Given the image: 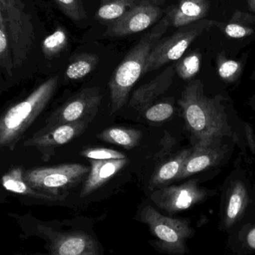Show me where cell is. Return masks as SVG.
Masks as SVG:
<instances>
[{"label": "cell", "instance_id": "obj_1", "mask_svg": "<svg viewBox=\"0 0 255 255\" xmlns=\"http://www.w3.org/2000/svg\"><path fill=\"white\" fill-rule=\"evenodd\" d=\"M170 25V15L167 12L166 16L141 37L114 71L109 83L111 115L121 110L127 103L130 91L144 75L150 53Z\"/></svg>", "mask_w": 255, "mask_h": 255}, {"label": "cell", "instance_id": "obj_2", "mask_svg": "<svg viewBox=\"0 0 255 255\" xmlns=\"http://www.w3.org/2000/svg\"><path fill=\"white\" fill-rule=\"evenodd\" d=\"M189 130L196 142L223 136L235 137L227 117L204 94L202 84L192 81L178 101Z\"/></svg>", "mask_w": 255, "mask_h": 255}, {"label": "cell", "instance_id": "obj_3", "mask_svg": "<svg viewBox=\"0 0 255 255\" xmlns=\"http://www.w3.org/2000/svg\"><path fill=\"white\" fill-rule=\"evenodd\" d=\"M58 77L39 85L25 100L10 107L0 120V146L13 151L17 142L40 116L55 94Z\"/></svg>", "mask_w": 255, "mask_h": 255}, {"label": "cell", "instance_id": "obj_4", "mask_svg": "<svg viewBox=\"0 0 255 255\" xmlns=\"http://www.w3.org/2000/svg\"><path fill=\"white\" fill-rule=\"evenodd\" d=\"M138 220L149 228L155 238L150 244L157 251L169 255L190 253L187 242L196 232L190 219L165 216L151 205H145L138 213Z\"/></svg>", "mask_w": 255, "mask_h": 255}, {"label": "cell", "instance_id": "obj_5", "mask_svg": "<svg viewBox=\"0 0 255 255\" xmlns=\"http://www.w3.org/2000/svg\"><path fill=\"white\" fill-rule=\"evenodd\" d=\"M90 169L77 163L36 167L24 172V179L34 190L54 196H67L64 192L79 182Z\"/></svg>", "mask_w": 255, "mask_h": 255}, {"label": "cell", "instance_id": "obj_6", "mask_svg": "<svg viewBox=\"0 0 255 255\" xmlns=\"http://www.w3.org/2000/svg\"><path fill=\"white\" fill-rule=\"evenodd\" d=\"M214 24L212 20L202 19L181 27L172 35L160 39L148 56L144 75L158 70L168 63L181 59L190 44Z\"/></svg>", "mask_w": 255, "mask_h": 255}, {"label": "cell", "instance_id": "obj_7", "mask_svg": "<svg viewBox=\"0 0 255 255\" xmlns=\"http://www.w3.org/2000/svg\"><path fill=\"white\" fill-rule=\"evenodd\" d=\"M0 13L7 23L13 64L19 67L27 58L32 44L31 19L24 10L21 0H0Z\"/></svg>", "mask_w": 255, "mask_h": 255}, {"label": "cell", "instance_id": "obj_8", "mask_svg": "<svg viewBox=\"0 0 255 255\" xmlns=\"http://www.w3.org/2000/svg\"><path fill=\"white\" fill-rule=\"evenodd\" d=\"M211 195L212 192L199 186V180L193 179L158 188L151 193V200L157 208L174 215L203 203Z\"/></svg>", "mask_w": 255, "mask_h": 255}, {"label": "cell", "instance_id": "obj_9", "mask_svg": "<svg viewBox=\"0 0 255 255\" xmlns=\"http://www.w3.org/2000/svg\"><path fill=\"white\" fill-rule=\"evenodd\" d=\"M102 99L98 88L83 90L50 115L45 129L80 121H92L101 105Z\"/></svg>", "mask_w": 255, "mask_h": 255}, {"label": "cell", "instance_id": "obj_10", "mask_svg": "<svg viewBox=\"0 0 255 255\" xmlns=\"http://www.w3.org/2000/svg\"><path fill=\"white\" fill-rule=\"evenodd\" d=\"M162 14L163 10L159 6L148 0H142L113 21L104 34L124 37L141 32L155 23Z\"/></svg>", "mask_w": 255, "mask_h": 255}, {"label": "cell", "instance_id": "obj_11", "mask_svg": "<svg viewBox=\"0 0 255 255\" xmlns=\"http://www.w3.org/2000/svg\"><path fill=\"white\" fill-rule=\"evenodd\" d=\"M251 198L244 182L235 181L228 190L223 203L219 229L229 235L250 218L249 208Z\"/></svg>", "mask_w": 255, "mask_h": 255}, {"label": "cell", "instance_id": "obj_12", "mask_svg": "<svg viewBox=\"0 0 255 255\" xmlns=\"http://www.w3.org/2000/svg\"><path fill=\"white\" fill-rule=\"evenodd\" d=\"M91 121H83L73 124L41 129L32 137L24 142L25 146H34L41 152L42 159L49 160L55 148L65 145L82 134Z\"/></svg>", "mask_w": 255, "mask_h": 255}, {"label": "cell", "instance_id": "obj_13", "mask_svg": "<svg viewBox=\"0 0 255 255\" xmlns=\"http://www.w3.org/2000/svg\"><path fill=\"white\" fill-rule=\"evenodd\" d=\"M217 140V139H207L195 144L191 154L178 176V181L185 179L220 163L223 157V151L221 148H219Z\"/></svg>", "mask_w": 255, "mask_h": 255}, {"label": "cell", "instance_id": "obj_14", "mask_svg": "<svg viewBox=\"0 0 255 255\" xmlns=\"http://www.w3.org/2000/svg\"><path fill=\"white\" fill-rule=\"evenodd\" d=\"M175 73V67L171 66L163 70L155 79L139 87L132 95L130 107L139 113H143L157 97L169 89L173 82Z\"/></svg>", "mask_w": 255, "mask_h": 255}, {"label": "cell", "instance_id": "obj_15", "mask_svg": "<svg viewBox=\"0 0 255 255\" xmlns=\"http://www.w3.org/2000/svg\"><path fill=\"white\" fill-rule=\"evenodd\" d=\"M91 169L81 190L80 197L89 196L103 187L127 164L128 159L114 160H93L89 159Z\"/></svg>", "mask_w": 255, "mask_h": 255}, {"label": "cell", "instance_id": "obj_16", "mask_svg": "<svg viewBox=\"0 0 255 255\" xmlns=\"http://www.w3.org/2000/svg\"><path fill=\"white\" fill-rule=\"evenodd\" d=\"M210 6L208 0H181L178 5L168 11L171 25L181 28L202 20L208 14Z\"/></svg>", "mask_w": 255, "mask_h": 255}, {"label": "cell", "instance_id": "obj_17", "mask_svg": "<svg viewBox=\"0 0 255 255\" xmlns=\"http://www.w3.org/2000/svg\"><path fill=\"white\" fill-rule=\"evenodd\" d=\"M1 182L7 191L39 200L60 202L66 198V196H54L34 190L24 179V171L20 167L13 168L4 174Z\"/></svg>", "mask_w": 255, "mask_h": 255}, {"label": "cell", "instance_id": "obj_18", "mask_svg": "<svg viewBox=\"0 0 255 255\" xmlns=\"http://www.w3.org/2000/svg\"><path fill=\"white\" fill-rule=\"evenodd\" d=\"M192 151L193 148L183 150L160 165L153 173L150 180L149 188L151 190L161 188L169 183L178 181V176L182 172Z\"/></svg>", "mask_w": 255, "mask_h": 255}, {"label": "cell", "instance_id": "obj_19", "mask_svg": "<svg viewBox=\"0 0 255 255\" xmlns=\"http://www.w3.org/2000/svg\"><path fill=\"white\" fill-rule=\"evenodd\" d=\"M228 246L237 255L255 253V218L250 217L229 236Z\"/></svg>", "mask_w": 255, "mask_h": 255}, {"label": "cell", "instance_id": "obj_20", "mask_svg": "<svg viewBox=\"0 0 255 255\" xmlns=\"http://www.w3.org/2000/svg\"><path fill=\"white\" fill-rule=\"evenodd\" d=\"M97 137L126 149L138 146L142 138V132L138 129L124 127H109L97 135Z\"/></svg>", "mask_w": 255, "mask_h": 255}, {"label": "cell", "instance_id": "obj_21", "mask_svg": "<svg viewBox=\"0 0 255 255\" xmlns=\"http://www.w3.org/2000/svg\"><path fill=\"white\" fill-rule=\"evenodd\" d=\"M142 0H102L96 18L102 21H115Z\"/></svg>", "mask_w": 255, "mask_h": 255}, {"label": "cell", "instance_id": "obj_22", "mask_svg": "<svg viewBox=\"0 0 255 255\" xmlns=\"http://www.w3.org/2000/svg\"><path fill=\"white\" fill-rule=\"evenodd\" d=\"M99 57L94 54H81L69 64L66 76L71 80H79L89 74L98 64Z\"/></svg>", "mask_w": 255, "mask_h": 255}, {"label": "cell", "instance_id": "obj_23", "mask_svg": "<svg viewBox=\"0 0 255 255\" xmlns=\"http://www.w3.org/2000/svg\"><path fill=\"white\" fill-rule=\"evenodd\" d=\"M11 47L10 46V37L5 19L0 13V64L9 76L13 73V61Z\"/></svg>", "mask_w": 255, "mask_h": 255}, {"label": "cell", "instance_id": "obj_24", "mask_svg": "<svg viewBox=\"0 0 255 255\" xmlns=\"http://www.w3.org/2000/svg\"><path fill=\"white\" fill-rule=\"evenodd\" d=\"M202 64V55L193 52L179 60L175 65L177 74L184 80H191L199 73Z\"/></svg>", "mask_w": 255, "mask_h": 255}, {"label": "cell", "instance_id": "obj_25", "mask_svg": "<svg viewBox=\"0 0 255 255\" xmlns=\"http://www.w3.org/2000/svg\"><path fill=\"white\" fill-rule=\"evenodd\" d=\"M67 34L64 28H58L42 42V52L46 58H52L59 54L67 44Z\"/></svg>", "mask_w": 255, "mask_h": 255}, {"label": "cell", "instance_id": "obj_26", "mask_svg": "<svg viewBox=\"0 0 255 255\" xmlns=\"http://www.w3.org/2000/svg\"><path fill=\"white\" fill-rule=\"evenodd\" d=\"M219 76L225 82L232 83L239 79L243 70L242 63L228 59L224 55H220L217 59Z\"/></svg>", "mask_w": 255, "mask_h": 255}, {"label": "cell", "instance_id": "obj_27", "mask_svg": "<svg viewBox=\"0 0 255 255\" xmlns=\"http://www.w3.org/2000/svg\"><path fill=\"white\" fill-rule=\"evenodd\" d=\"M175 109L169 103H160L149 106L143 112L144 117L148 121L154 123L164 122L173 115Z\"/></svg>", "mask_w": 255, "mask_h": 255}, {"label": "cell", "instance_id": "obj_28", "mask_svg": "<svg viewBox=\"0 0 255 255\" xmlns=\"http://www.w3.org/2000/svg\"><path fill=\"white\" fill-rule=\"evenodd\" d=\"M55 1L61 11L73 20L80 21L86 16L81 0H55Z\"/></svg>", "mask_w": 255, "mask_h": 255}, {"label": "cell", "instance_id": "obj_29", "mask_svg": "<svg viewBox=\"0 0 255 255\" xmlns=\"http://www.w3.org/2000/svg\"><path fill=\"white\" fill-rule=\"evenodd\" d=\"M81 155L93 160H114L127 158L124 153L106 148H88L81 151Z\"/></svg>", "mask_w": 255, "mask_h": 255}, {"label": "cell", "instance_id": "obj_30", "mask_svg": "<svg viewBox=\"0 0 255 255\" xmlns=\"http://www.w3.org/2000/svg\"><path fill=\"white\" fill-rule=\"evenodd\" d=\"M225 32L232 38L240 39L252 35L254 33V29L251 27L232 22L226 25Z\"/></svg>", "mask_w": 255, "mask_h": 255}, {"label": "cell", "instance_id": "obj_31", "mask_svg": "<svg viewBox=\"0 0 255 255\" xmlns=\"http://www.w3.org/2000/svg\"><path fill=\"white\" fill-rule=\"evenodd\" d=\"M246 133H247V139H248L249 144H250V148L253 152H255V141L254 133H253V130L251 126L247 124L246 127Z\"/></svg>", "mask_w": 255, "mask_h": 255}, {"label": "cell", "instance_id": "obj_32", "mask_svg": "<svg viewBox=\"0 0 255 255\" xmlns=\"http://www.w3.org/2000/svg\"><path fill=\"white\" fill-rule=\"evenodd\" d=\"M247 1L249 5H250V8L255 13V0H247Z\"/></svg>", "mask_w": 255, "mask_h": 255}, {"label": "cell", "instance_id": "obj_33", "mask_svg": "<svg viewBox=\"0 0 255 255\" xmlns=\"http://www.w3.org/2000/svg\"><path fill=\"white\" fill-rule=\"evenodd\" d=\"M254 110L255 111V103H254Z\"/></svg>", "mask_w": 255, "mask_h": 255}]
</instances>
